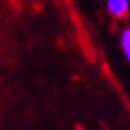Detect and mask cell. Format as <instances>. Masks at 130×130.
Returning <instances> with one entry per match:
<instances>
[{"label":"cell","instance_id":"obj_1","mask_svg":"<svg viewBox=\"0 0 130 130\" xmlns=\"http://www.w3.org/2000/svg\"><path fill=\"white\" fill-rule=\"evenodd\" d=\"M105 10L113 20H125L130 17V0H105Z\"/></svg>","mask_w":130,"mask_h":130},{"label":"cell","instance_id":"obj_2","mask_svg":"<svg viewBox=\"0 0 130 130\" xmlns=\"http://www.w3.org/2000/svg\"><path fill=\"white\" fill-rule=\"evenodd\" d=\"M118 44H120V49H122V53H123V56H125L127 63L130 64V27H125L120 32Z\"/></svg>","mask_w":130,"mask_h":130}]
</instances>
